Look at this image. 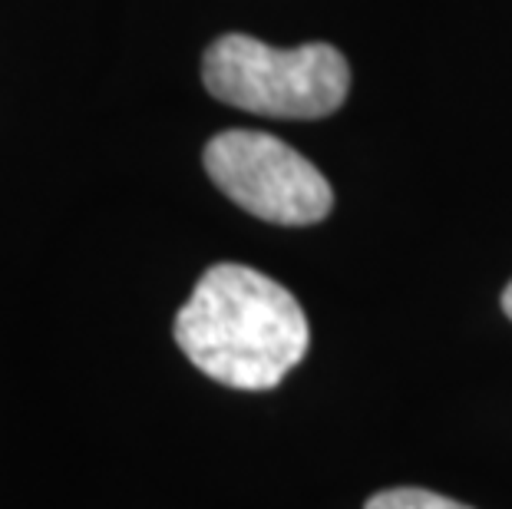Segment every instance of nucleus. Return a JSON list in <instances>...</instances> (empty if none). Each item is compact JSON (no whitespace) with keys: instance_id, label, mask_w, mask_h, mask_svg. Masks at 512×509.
<instances>
[{"instance_id":"1","label":"nucleus","mask_w":512,"mask_h":509,"mask_svg":"<svg viewBox=\"0 0 512 509\" xmlns=\"http://www.w3.org/2000/svg\"><path fill=\"white\" fill-rule=\"evenodd\" d=\"M176 344L205 377L235 391H271L308 354L298 298L248 265H212L176 314Z\"/></svg>"},{"instance_id":"2","label":"nucleus","mask_w":512,"mask_h":509,"mask_svg":"<svg viewBox=\"0 0 512 509\" xmlns=\"http://www.w3.org/2000/svg\"><path fill=\"white\" fill-rule=\"evenodd\" d=\"M202 80L215 100L278 119H321L341 110L351 67L331 43L294 50L268 47L248 34H225L205 50Z\"/></svg>"},{"instance_id":"3","label":"nucleus","mask_w":512,"mask_h":509,"mask_svg":"<svg viewBox=\"0 0 512 509\" xmlns=\"http://www.w3.org/2000/svg\"><path fill=\"white\" fill-rule=\"evenodd\" d=\"M205 172L235 205L275 225H314L334 209L331 182L311 159L255 129H228L205 146Z\"/></svg>"},{"instance_id":"4","label":"nucleus","mask_w":512,"mask_h":509,"mask_svg":"<svg viewBox=\"0 0 512 509\" xmlns=\"http://www.w3.org/2000/svg\"><path fill=\"white\" fill-rule=\"evenodd\" d=\"M364 509H473L466 503H456L450 496L417 490V486H397V490H384L370 496Z\"/></svg>"},{"instance_id":"5","label":"nucleus","mask_w":512,"mask_h":509,"mask_svg":"<svg viewBox=\"0 0 512 509\" xmlns=\"http://www.w3.org/2000/svg\"><path fill=\"white\" fill-rule=\"evenodd\" d=\"M503 311H506L509 318H512V281H509L506 291H503Z\"/></svg>"}]
</instances>
